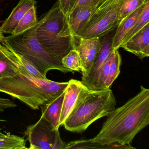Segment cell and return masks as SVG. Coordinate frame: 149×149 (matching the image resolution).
I'll list each match as a JSON object with an SVG mask.
<instances>
[{"mask_svg": "<svg viewBox=\"0 0 149 149\" xmlns=\"http://www.w3.org/2000/svg\"><path fill=\"white\" fill-rule=\"evenodd\" d=\"M99 133L89 140L112 149H135L131 143L149 124V89L140 91L108 116Z\"/></svg>", "mask_w": 149, "mask_h": 149, "instance_id": "1", "label": "cell"}, {"mask_svg": "<svg viewBox=\"0 0 149 149\" xmlns=\"http://www.w3.org/2000/svg\"><path fill=\"white\" fill-rule=\"evenodd\" d=\"M68 83L36 78L20 69L15 76L0 79V92L18 99L32 109L38 110L64 92Z\"/></svg>", "mask_w": 149, "mask_h": 149, "instance_id": "2", "label": "cell"}, {"mask_svg": "<svg viewBox=\"0 0 149 149\" xmlns=\"http://www.w3.org/2000/svg\"><path fill=\"white\" fill-rule=\"evenodd\" d=\"M37 40L61 60L75 49L77 38L73 33L68 19L59 7L58 1L34 25Z\"/></svg>", "mask_w": 149, "mask_h": 149, "instance_id": "3", "label": "cell"}, {"mask_svg": "<svg viewBox=\"0 0 149 149\" xmlns=\"http://www.w3.org/2000/svg\"><path fill=\"white\" fill-rule=\"evenodd\" d=\"M116 98L110 88L82 92L72 111L63 123L67 130L81 133L95 121L108 116L116 109Z\"/></svg>", "mask_w": 149, "mask_h": 149, "instance_id": "4", "label": "cell"}, {"mask_svg": "<svg viewBox=\"0 0 149 149\" xmlns=\"http://www.w3.org/2000/svg\"><path fill=\"white\" fill-rule=\"evenodd\" d=\"M1 43L10 51L25 57L46 77L48 72L53 70L63 73H74L64 67L61 59L37 40L35 35L34 26L19 34L2 36Z\"/></svg>", "mask_w": 149, "mask_h": 149, "instance_id": "5", "label": "cell"}, {"mask_svg": "<svg viewBox=\"0 0 149 149\" xmlns=\"http://www.w3.org/2000/svg\"><path fill=\"white\" fill-rule=\"evenodd\" d=\"M30 149H65L66 143L62 140L59 130L41 116L35 123L27 127L24 132Z\"/></svg>", "mask_w": 149, "mask_h": 149, "instance_id": "6", "label": "cell"}, {"mask_svg": "<svg viewBox=\"0 0 149 149\" xmlns=\"http://www.w3.org/2000/svg\"><path fill=\"white\" fill-rule=\"evenodd\" d=\"M123 1L115 4L102 16L86 24L76 37L84 39L100 37L116 28L121 22L118 13Z\"/></svg>", "mask_w": 149, "mask_h": 149, "instance_id": "7", "label": "cell"}, {"mask_svg": "<svg viewBox=\"0 0 149 149\" xmlns=\"http://www.w3.org/2000/svg\"><path fill=\"white\" fill-rule=\"evenodd\" d=\"M102 46L100 37L78 38L75 49L78 52L82 63V78L89 74L94 62L99 54Z\"/></svg>", "mask_w": 149, "mask_h": 149, "instance_id": "8", "label": "cell"}, {"mask_svg": "<svg viewBox=\"0 0 149 149\" xmlns=\"http://www.w3.org/2000/svg\"><path fill=\"white\" fill-rule=\"evenodd\" d=\"M112 37H106L102 41V46L89 74L86 77L82 78V82L89 89L95 91L97 81L100 69L107 61L113 51Z\"/></svg>", "mask_w": 149, "mask_h": 149, "instance_id": "9", "label": "cell"}, {"mask_svg": "<svg viewBox=\"0 0 149 149\" xmlns=\"http://www.w3.org/2000/svg\"><path fill=\"white\" fill-rule=\"evenodd\" d=\"M64 91V97L59 120L60 126L63 125L73 110L81 94L87 87L81 81L71 79Z\"/></svg>", "mask_w": 149, "mask_h": 149, "instance_id": "10", "label": "cell"}, {"mask_svg": "<svg viewBox=\"0 0 149 149\" xmlns=\"http://www.w3.org/2000/svg\"><path fill=\"white\" fill-rule=\"evenodd\" d=\"M132 53L140 59L149 56V23L132 37L120 48Z\"/></svg>", "mask_w": 149, "mask_h": 149, "instance_id": "11", "label": "cell"}, {"mask_svg": "<svg viewBox=\"0 0 149 149\" xmlns=\"http://www.w3.org/2000/svg\"><path fill=\"white\" fill-rule=\"evenodd\" d=\"M35 5V0H20L9 17L0 27V32L2 34H12L14 29L24 15Z\"/></svg>", "mask_w": 149, "mask_h": 149, "instance_id": "12", "label": "cell"}, {"mask_svg": "<svg viewBox=\"0 0 149 149\" xmlns=\"http://www.w3.org/2000/svg\"><path fill=\"white\" fill-rule=\"evenodd\" d=\"M95 10V7L85 6L75 7L71 11L68 19L75 36L88 22Z\"/></svg>", "mask_w": 149, "mask_h": 149, "instance_id": "13", "label": "cell"}, {"mask_svg": "<svg viewBox=\"0 0 149 149\" xmlns=\"http://www.w3.org/2000/svg\"><path fill=\"white\" fill-rule=\"evenodd\" d=\"M64 95V91L40 107L42 116L48 121L56 130H59L60 127L59 120Z\"/></svg>", "mask_w": 149, "mask_h": 149, "instance_id": "14", "label": "cell"}, {"mask_svg": "<svg viewBox=\"0 0 149 149\" xmlns=\"http://www.w3.org/2000/svg\"><path fill=\"white\" fill-rule=\"evenodd\" d=\"M146 3L120 22L116 27V33L112 37V48L113 50L118 49L120 48L124 38L137 20Z\"/></svg>", "mask_w": 149, "mask_h": 149, "instance_id": "15", "label": "cell"}, {"mask_svg": "<svg viewBox=\"0 0 149 149\" xmlns=\"http://www.w3.org/2000/svg\"><path fill=\"white\" fill-rule=\"evenodd\" d=\"M19 70V66L13 53L1 45L0 47V79L13 77Z\"/></svg>", "mask_w": 149, "mask_h": 149, "instance_id": "16", "label": "cell"}, {"mask_svg": "<svg viewBox=\"0 0 149 149\" xmlns=\"http://www.w3.org/2000/svg\"><path fill=\"white\" fill-rule=\"evenodd\" d=\"M26 146V140L24 137L6 132L0 137V149H28Z\"/></svg>", "mask_w": 149, "mask_h": 149, "instance_id": "17", "label": "cell"}, {"mask_svg": "<svg viewBox=\"0 0 149 149\" xmlns=\"http://www.w3.org/2000/svg\"><path fill=\"white\" fill-rule=\"evenodd\" d=\"M38 22L35 6L32 7L26 13L20 20L11 35H15L22 33L33 27Z\"/></svg>", "mask_w": 149, "mask_h": 149, "instance_id": "18", "label": "cell"}, {"mask_svg": "<svg viewBox=\"0 0 149 149\" xmlns=\"http://www.w3.org/2000/svg\"><path fill=\"white\" fill-rule=\"evenodd\" d=\"M111 55V60L109 72L105 84V89L110 88L113 82L118 77L120 72V67L122 59L118 49L113 50Z\"/></svg>", "mask_w": 149, "mask_h": 149, "instance_id": "19", "label": "cell"}, {"mask_svg": "<svg viewBox=\"0 0 149 149\" xmlns=\"http://www.w3.org/2000/svg\"><path fill=\"white\" fill-rule=\"evenodd\" d=\"M148 23H149V1L146 4L143 12L136 23L125 36L121 45L129 40Z\"/></svg>", "mask_w": 149, "mask_h": 149, "instance_id": "20", "label": "cell"}, {"mask_svg": "<svg viewBox=\"0 0 149 149\" xmlns=\"http://www.w3.org/2000/svg\"><path fill=\"white\" fill-rule=\"evenodd\" d=\"M148 1L149 0H124L118 13L119 20L121 21Z\"/></svg>", "mask_w": 149, "mask_h": 149, "instance_id": "21", "label": "cell"}, {"mask_svg": "<svg viewBox=\"0 0 149 149\" xmlns=\"http://www.w3.org/2000/svg\"><path fill=\"white\" fill-rule=\"evenodd\" d=\"M62 62L64 67L74 71H81V61L79 54L75 49H72L65 56Z\"/></svg>", "mask_w": 149, "mask_h": 149, "instance_id": "22", "label": "cell"}, {"mask_svg": "<svg viewBox=\"0 0 149 149\" xmlns=\"http://www.w3.org/2000/svg\"><path fill=\"white\" fill-rule=\"evenodd\" d=\"M12 52L14 55L16 62L19 66L20 69L25 70L30 75L34 77L40 79H47V77L42 74L36 67L25 57L13 51Z\"/></svg>", "mask_w": 149, "mask_h": 149, "instance_id": "23", "label": "cell"}, {"mask_svg": "<svg viewBox=\"0 0 149 149\" xmlns=\"http://www.w3.org/2000/svg\"><path fill=\"white\" fill-rule=\"evenodd\" d=\"M123 1L124 0H106L95 11L87 24L92 22L100 18L104 15L112 6L115 4H118Z\"/></svg>", "mask_w": 149, "mask_h": 149, "instance_id": "24", "label": "cell"}, {"mask_svg": "<svg viewBox=\"0 0 149 149\" xmlns=\"http://www.w3.org/2000/svg\"><path fill=\"white\" fill-rule=\"evenodd\" d=\"M77 0H58L59 7L68 18L73 10Z\"/></svg>", "mask_w": 149, "mask_h": 149, "instance_id": "25", "label": "cell"}, {"mask_svg": "<svg viewBox=\"0 0 149 149\" xmlns=\"http://www.w3.org/2000/svg\"><path fill=\"white\" fill-rule=\"evenodd\" d=\"M17 106L13 101L7 98H0V112L10 108H14Z\"/></svg>", "mask_w": 149, "mask_h": 149, "instance_id": "26", "label": "cell"}, {"mask_svg": "<svg viewBox=\"0 0 149 149\" xmlns=\"http://www.w3.org/2000/svg\"><path fill=\"white\" fill-rule=\"evenodd\" d=\"M100 0H77L74 8L79 6H91L96 8Z\"/></svg>", "mask_w": 149, "mask_h": 149, "instance_id": "27", "label": "cell"}, {"mask_svg": "<svg viewBox=\"0 0 149 149\" xmlns=\"http://www.w3.org/2000/svg\"><path fill=\"white\" fill-rule=\"evenodd\" d=\"M105 1H106V0H100L99 3H98V4H97V6L96 8V9H97V8H98Z\"/></svg>", "mask_w": 149, "mask_h": 149, "instance_id": "28", "label": "cell"}, {"mask_svg": "<svg viewBox=\"0 0 149 149\" xmlns=\"http://www.w3.org/2000/svg\"><path fill=\"white\" fill-rule=\"evenodd\" d=\"M2 36H3V34L1 33L0 32V47H1V38H2Z\"/></svg>", "mask_w": 149, "mask_h": 149, "instance_id": "29", "label": "cell"}, {"mask_svg": "<svg viewBox=\"0 0 149 149\" xmlns=\"http://www.w3.org/2000/svg\"><path fill=\"white\" fill-rule=\"evenodd\" d=\"M1 128H0V137H2V136H4V134H5V133H2V132H1Z\"/></svg>", "mask_w": 149, "mask_h": 149, "instance_id": "30", "label": "cell"}, {"mask_svg": "<svg viewBox=\"0 0 149 149\" xmlns=\"http://www.w3.org/2000/svg\"><path fill=\"white\" fill-rule=\"evenodd\" d=\"M0 122H7V120H5V119H1V118H0Z\"/></svg>", "mask_w": 149, "mask_h": 149, "instance_id": "31", "label": "cell"}]
</instances>
